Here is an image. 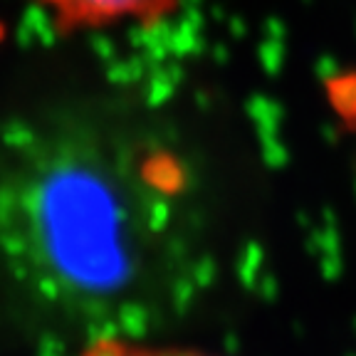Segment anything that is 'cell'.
Here are the masks:
<instances>
[{"label":"cell","mask_w":356,"mask_h":356,"mask_svg":"<svg viewBox=\"0 0 356 356\" xmlns=\"http://www.w3.org/2000/svg\"><path fill=\"white\" fill-rule=\"evenodd\" d=\"M151 228L124 156L99 131L10 141L0 149V319L77 344L129 334Z\"/></svg>","instance_id":"6da1fadb"},{"label":"cell","mask_w":356,"mask_h":356,"mask_svg":"<svg viewBox=\"0 0 356 356\" xmlns=\"http://www.w3.org/2000/svg\"><path fill=\"white\" fill-rule=\"evenodd\" d=\"M44 13L57 33H99L139 25L149 28L166 20L181 0H30Z\"/></svg>","instance_id":"7a4b0ae2"},{"label":"cell","mask_w":356,"mask_h":356,"mask_svg":"<svg viewBox=\"0 0 356 356\" xmlns=\"http://www.w3.org/2000/svg\"><path fill=\"white\" fill-rule=\"evenodd\" d=\"M77 356H213L186 346L151 344L131 334H106L79 344Z\"/></svg>","instance_id":"3957f363"}]
</instances>
